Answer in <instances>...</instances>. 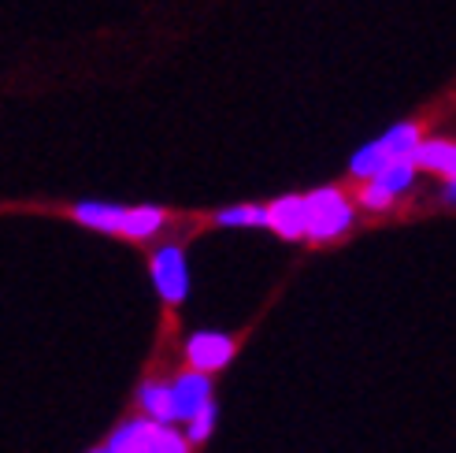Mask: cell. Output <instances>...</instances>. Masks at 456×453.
Masks as SVG:
<instances>
[{
    "label": "cell",
    "instance_id": "1",
    "mask_svg": "<svg viewBox=\"0 0 456 453\" xmlns=\"http://www.w3.org/2000/svg\"><path fill=\"white\" fill-rule=\"evenodd\" d=\"M356 226V205L341 186H319L305 194V238L338 242Z\"/></svg>",
    "mask_w": 456,
    "mask_h": 453
},
{
    "label": "cell",
    "instance_id": "2",
    "mask_svg": "<svg viewBox=\"0 0 456 453\" xmlns=\"http://www.w3.org/2000/svg\"><path fill=\"white\" fill-rule=\"evenodd\" d=\"M149 276H152V286H156L164 305L175 309L190 298V260H186V249L178 242H164L149 257Z\"/></svg>",
    "mask_w": 456,
    "mask_h": 453
},
{
    "label": "cell",
    "instance_id": "3",
    "mask_svg": "<svg viewBox=\"0 0 456 453\" xmlns=\"http://www.w3.org/2000/svg\"><path fill=\"white\" fill-rule=\"evenodd\" d=\"M182 353H186V368L216 375L238 357V338L226 331H193L186 338V346H182Z\"/></svg>",
    "mask_w": 456,
    "mask_h": 453
},
{
    "label": "cell",
    "instance_id": "4",
    "mask_svg": "<svg viewBox=\"0 0 456 453\" xmlns=\"http://www.w3.org/2000/svg\"><path fill=\"white\" fill-rule=\"evenodd\" d=\"M167 387H171V416L175 424H186L193 413H200L204 405H212L216 401V387H212V375H204V372H178L167 379Z\"/></svg>",
    "mask_w": 456,
    "mask_h": 453
},
{
    "label": "cell",
    "instance_id": "5",
    "mask_svg": "<svg viewBox=\"0 0 456 453\" xmlns=\"http://www.w3.org/2000/svg\"><path fill=\"white\" fill-rule=\"evenodd\" d=\"M264 212H267L264 226H271L282 242L305 238V194H282L271 205H264Z\"/></svg>",
    "mask_w": 456,
    "mask_h": 453
},
{
    "label": "cell",
    "instance_id": "6",
    "mask_svg": "<svg viewBox=\"0 0 456 453\" xmlns=\"http://www.w3.org/2000/svg\"><path fill=\"white\" fill-rule=\"evenodd\" d=\"M156 432H159V424L156 420H149V416H130V420H123L116 432L108 435V449L111 453H149L152 449V439H156Z\"/></svg>",
    "mask_w": 456,
    "mask_h": 453
},
{
    "label": "cell",
    "instance_id": "7",
    "mask_svg": "<svg viewBox=\"0 0 456 453\" xmlns=\"http://www.w3.org/2000/svg\"><path fill=\"white\" fill-rule=\"evenodd\" d=\"M419 171H430L438 178H456V145L449 138H419L408 152Z\"/></svg>",
    "mask_w": 456,
    "mask_h": 453
},
{
    "label": "cell",
    "instance_id": "8",
    "mask_svg": "<svg viewBox=\"0 0 456 453\" xmlns=\"http://www.w3.org/2000/svg\"><path fill=\"white\" fill-rule=\"evenodd\" d=\"M171 212L159 205H126V219H123V238L130 242H152L167 231Z\"/></svg>",
    "mask_w": 456,
    "mask_h": 453
},
{
    "label": "cell",
    "instance_id": "9",
    "mask_svg": "<svg viewBox=\"0 0 456 453\" xmlns=\"http://www.w3.org/2000/svg\"><path fill=\"white\" fill-rule=\"evenodd\" d=\"M71 216L89 226V231H101V235H119L123 231V219H126V205H111V201H78L71 209Z\"/></svg>",
    "mask_w": 456,
    "mask_h": 453
},
{
    "label": "cell",
    "instance_id": "10",
    "mask_svg": "<svg viewBox=\"0 0 456 453\" xmlns=\"http://www.w3.org/2000/svg\"><path fill=\"white\" fill-rule=\"evenodd\" d=\"M138 409H142V416H149V420H156V424H175L167 379H159V375L142 379V387H138Z\"/></svg>",
    "mask_w": 456,
    "mask_h": 453
},
{
    "label": "cell",
    "instance_id": "11",
    "mask_svg": "<svg viewBox=\"0 0 456 453\" xmlns=\"http://www.w3.org/2000/svg\"><path fill=\"white\" fill-rule=\"evenodd\" d=\"M371 178H375V183H379L382 190H390L394 197H404L408 190L416 186L419 168L412 164V156H394V161H386Z\"/></svg>",
    "mask_w": 456,
    "mask_h": 453
},
{
    "label": "cell",
    "instance_id": "12",
    "mask_svg": "<svg viewBox=\"0 0 456 453\" xmlns=\"http://www.w3.org/2000/svg\"><path fill=\"white\" fill-rule=\"evenodd\" d=\"M419 138H423V127H419L416 119H404V123H394L386 134H379L375 142H379V145L386 149V156L394 161V156H408V152H412Z\"/></svg>",
    "mask_w": 456,
    "mask_h": 453
},
{
    "label": "cell",
    "instance_id": "13",
    "mask_svg": "<svg viewBox=\"0 0 456 453\" xmlns=\"http://www.w3.org/2000/svg\"><path fill=\"white\" fill-rule=\"evenodd\" d=\"M267 212L264 205H226L216 212V223L219 226H231V231H248V226H264Z\"/></svg>",
    "mask_w": 456,
    "mask_h": 453
},
{
    "label": "cell",
    "instance_id": "14",
    "mask_svg": "<svg viewBox=\"0 0 456 453\" xmlns=\"http://www.w3.org/2000/svg\"><path fill=\"white\" fill-rule=\"evenodd\" d=\"M353 205H356V209H363V212L382 216V212H390V209L397 205V197H394L390 190H382V186L375 183V178H363L360 190H356V197H353Z\"/></svg>",
    "mask_w": 456,
    "mask_h": 453
},
{
    "label": "cell",
    "instance_id": "15",
    "mask_svg": "<svg viewBox=\"0 0 456 453\" xmlns=\"http://www.w3.org/2000/svg\"><path fill=\"white\" fill-rule=\"evenodd\" d=\"M216 416H219L216 401H212V405H204L200 413H193L186 424H182V435H186V442H190V446L208 442V439H212V432H216Z\"/></svg>",
    "mask_w": 456,
    "mask_h": 453
},
{
    "label": "cell",
    "instance_id": "16",
    "mask_svg": "<svg viewBox=\"0 0 456 453\" xmlns=\"http://www.w3.org/2000/svg\"><path fill=\"white\" fill-rule=\"evenodd\" d=\"M149 453H193V446L186 442V435H182L178 424H159V432H156Z\"/></svg>",
    "mask_w": 456,
    "mask_h": 453
},
{
    "label": "cell",
    "instance_id": "17",
    "mask_svg": "<svg viewBox=\"0 0 456 453\" xmlns=\"http://www.w3.org/2000/svg\"><path fill=\"white\" fill-rule=\"evenodd\" d=\"M442 201H445V205H452V197H456V178H442Z\"/></svg>",
    "mask_w": 456,
    "mask_h": 453
},
{
    "label": "cell",
    "instance_id": "18",
    "mask_svg": "<svg viewBox=\"0 0 456 453\" xmlns=\"http://www.w3.org/2000/svg\"><path fill=\"white\" fill-rule=\"evenodd\" d=\"M89 453H111V449L108 446H97V449H89Z\"/></svg>",
    "mask_w": 456,
    "mask_h": 453
}]
</instances>
